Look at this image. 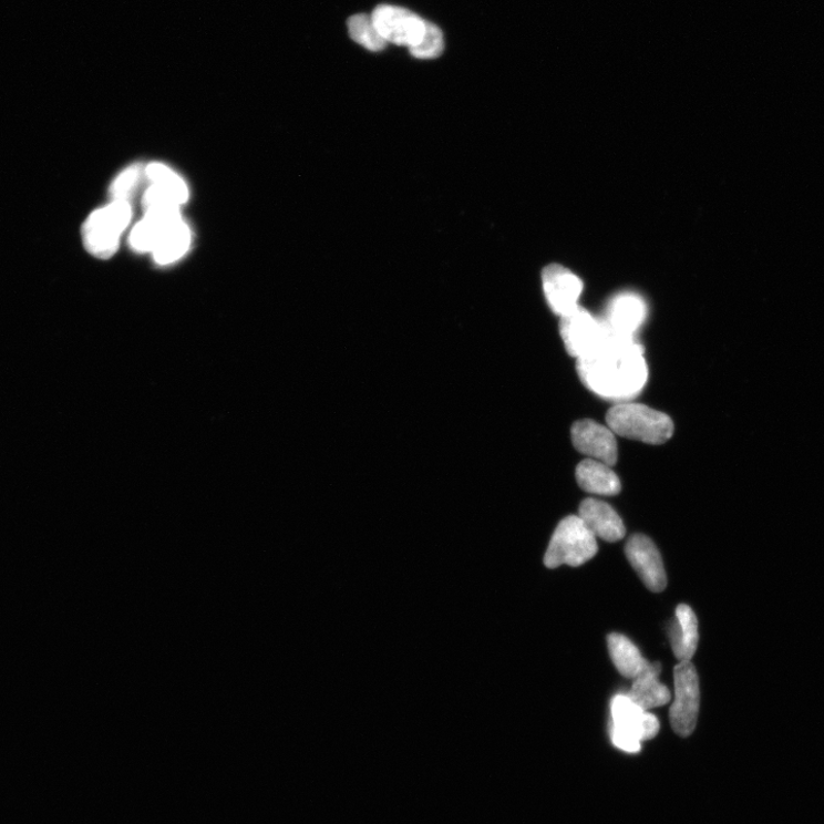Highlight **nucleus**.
I'll return each mask as SVG.
<instances>
[{"instance_id":"nucleus-1","label":"nucleus","mask_w":824,"mask_h":824,"mask_svg":"<svg viewBox=\"0 0 824 824\" xmlns=\"http://www.w3.org/2000/svg\"><path fill=\"white\" fill-rule=\"evenodd\" d=\"M577 371L584 385L610 400L636 396L643 389L648 377L643 350L639 343L635 338L618 334L610 328L608 337L598 349L577 359Z\"/></svg>"},{"instance_id":"nucleus-17","label":"nucleus","mask_w":824,"mask_h":824,"mask_svg":"<svg viewBox=\"0 0 824 824\" xmlns=\"http://www.w3.org/2000/svg\"><path fill=\"white\" fill-rule=\"evenodd\" d=\"M192 245V230L184 218L171 224L152 253L157 265L167 266L182 259Z\"/></svg>"},{"instance_id":"nucleus-13","label":"nucleus","mask_w":824,"mask_h":824,"mask_svg":"<svg viewBox=\"0 0 824 824\" xmlns=\"http://www.w3.org/2000/svg\"><path fill=\"white\" fill-rule=\"evenodd\" d=\"M647 316L643 299L631 292L617 295L608 305L604 320L616 333L632 337L641 327Z\"/></svg>"},{"instance_id":"nucleus-16","label":"nucleus","mask_w":824,"mask_h":824,"mask_svg":"<svg viewBox=\"0 0 824 824\" xmlns=\"http://www.w3.org/2000/svg\"><path fill=\"white\" fill-rule=\"evenodd\" d=\"M576 480L584 492L595 495L615 496L622 490L621 481L611 466L591 459L578 464Z\"/></svg>"},{"instance_id":"nucleus-7","label":"nucleus","mask_w":824,"mask_h":824,"mask_svg":"<svg viewBox=\"0 0 824 824\" xmlns=\"http://www.w3.org/2000/svg\"><path fill=\"white\" fill-rule=\"evenodd\" d=\"M560 318V334L566 350L576 359L598 349L609 334V328L605 321L596 320L579 306Z\"/></svg>"},{"instance_id":"nucleus-12","label":"nucleus","mask_w":824,"mask_h":824,"mask_svg":"<svg viewBox=\"0 0 824 824\" xmlns=\"http://www.w3.org/2000/svg\"><path fill=\"white\" fill-rule=\"evenodd\" d=\"M578 517L596 537L606 542H618L626 536V527L620 515L602 501L584 499L579 505Z\"/></svg>"},{"instance_id":"nucleus-18","label":"nucleus","mask_w":824,"mask_h":824,"mask_svg":"<svg viewBox=\"0 0 824 824\" xmlns=\"http://www.w3.org/2000/svg\"><path fill=\"white\" fill-rule=\"evenodd\" d=\"M610 659L624 677L636 679L649 665L635 643L624 635L610 634L607 637Z\"/></svg>"},{"instance_id":"nucleus-9","label":"nucleus","mask_w":824,"mask_h":824,"mask_svg":"<svg viewBox=\"0 0 824 824\" xmlns=\"http://www.w3.org/2000/svg\"><path fill=\"white\" fill-rule=\"evenodd\" d=\"M626 556L648 590L657 594L666 590L667 574L655 542L645 535L636 534L626 545Z\"/></svg>"},{"instance_id":"nucleus-6","label":"nucleus","mask_w":824,"mask_h":824,"mask_svg":"<svg viewBox=\"0 0 824 824\" xmlns=\"http://www.w3.org/2000/svg\"><path fill=\"white\" fill-rule=\"evenodd\" d=\"M674 702L670 708V723L674 733L681 738L692 735L697 728L700 710V681L691 661L679 662L674 667Z\"/></svg>"},{"instance_id":"nucleus-11","label":"nucleus","mask_w":824,"mask_h":824,"mask_svg":"<svg viewBox=\"0 0 824 824\" xmlns=\"http://www.w3.org/2000/svg\"><path fill=\"white\" fill-rule=\"evenodd\" d=\"M543 289L549 307L557 316H565L578 306L583 284L574 272L560 265L543 270Z\"/></svg>"},{"instance_id":"nucleus-15","label":"nucleus","mask_w":824,"mask_h":824,"mask_svg":"<svg viewBox=\"0 0 824 824\" xmlns=\"http://www.w3.org/2000/svg\"><path fill=\"white\" fill-rule=\"evenodd\" d=\"M661 665L650 663L634 679V684L628 697L640 708L648 711L663 707L671 701L668 687L660 682Z\"/></svg>"},{"instance_id":"nucleus-20","label":"nucleus","mask_w":824,"mask_h":824,"mask_svg":"<svg viewBox=\"0 0 824 824\" xmlns=\"http://www.w3.org/2000/svg\"><path fill=\"white\" fill-rule=\"evenodd\" d=\"M145 174L152 184H156L174 194L182 205L189 198V189L185 181L176 172L162 163H151Z\"/></svg>"},{"instance_id":"nucleus-10","label":"nucleus","mask_w":824,"mask_h":824,"mask_svg":"<svg viewBox=\"0 0 824 824\" xmlns=\"http://www.w3.org/2000/svg\"><path fill=\"white\" fill-rule=\"evenodd\" d=\"M571 440L578 453L609 466L616 464L617 441L609 428L591 420L579 421L571 428Z\"/></svg>"},{"instance_id":"nucleus-14","label":"nucleus","mask_w":824,"mask_h":824,"mask_svg":"<svg viewBox=\"0 0 824 824\" xmlns=\"http://www.w3.org/2000/svg\"><path fill=\"white\" fill-rule=\"evenodd\" d=\"M669 637L673 655L679 662L691 661L699 643L698 617L689 605H679L670 626Z\"/></svg>"},{"instance_id":"nucleus-21","label":"nucleus","mask_w":824,"mask_h":824,"mask_svg":"<svg viewBox=\"0 0 824 824\" xmlns=\"http://www.w3.org/2000/svg\"><path fill=\"white\" fill-rule=\"evenodd\" d=\"M444 49L441 29L432 22L426 21L425 33L422 41L414 48L409 49L412 56L422 60L439 58Z\"/></svg>"},{"instance_id":"nucleus-2","label":"nucleus","mask_w":824,"mask_h":824,"mask_svg":"<svg viewBox=\"0 0 824 824\" xmlns=\"http://www.w3.org/2000/svg\"><path fill=\"white\" fill-rule=\"evenodd\" d=\"M608 428L617 435L648 444H663L674 432L665 412L640 403H617L606 416Z\"/></svg>"},{"instance_id":"nucleus-5","label":"nucleus","mask_w":824,"mask_h":824,"mask_svg":"<svg viewBox=\"0 0 824 824\" xmlns=\"http://www.w3.org/2000/svg\"><path fill=\"white\" fill-rule=\"evenodd\" d=\"M597 554V537L578 515H569L559 523L549 540L544 564L552 569L563 565L578 567L591 560Z\"/></svg>"},{"instance_id":"nucleus-3","label":"nucleus","mask_w":824,"mask_h":824,"mask_svg":"<svg viewBox=\"0 0 824 824\" xmlns=\"http://www.w3.org/2000/svg\"><path fill=\"white\" fill-rule=\"evenodd\" d=\"M132 219L127 200H114L93 212L83 225L85 249L100 259L112 258L119 250L122 235Z\"/></svg>"},{"instance_id":"nucleus-4","label":"nucleus","mask_w":824,"mask_h":824,"mask_svg":"<svg viewBox=\"0 0 824 824\" xmlns=\"http://www.w3.org/2000/svg\"><path fill=\"white\" fill-rule=\"evenodd\" d=\"M612 744L629 753L639 752L641 742L655 739L660 721L635 703L628 694H617L610 703Z\"/></svg>"},{"instance_id":"nucleus-8","label":"nucleus","mask_w":824,"mask_h":824,"mask_svg":"<svg viewBox=\"0 0 824 824\" xmlns=\"http://www.w3.org/2000/svg\"><path fill=\"white\" fill-rule=\"evenodd\" d=\"M371 18L382 38L399 47L414 48L425 33L426 21L403 8L380 6L374 9Z\"/></svg>"},{"instance_id":"nucleus-19","label":"nucleus","mask_w":824,"mask_h":824,"mask_svg":"<svg viewBox=\"0 0 824 824\" xmlns=\"http://www.w3.org/2000/svg\"><path fill=\"white\" fill-rule=\"evenodd\" d=\"M348 24L352 40L367 50L381 52L388 47V42L377 30L371 16H353L349 19Z\"/></svg>"},{"instance_id":"nucleus-22","label":"nucleus","mask_w":824,"mask_h":824,"mask_svg":"<svg viewBox=\"0 0 824 824\" xmlns=\"http://www.w3.org/2000/svg\"><path fill=\"white\" fill-rule=\"evenodd\" d=\"M142 172L141 165H131L121 172L111 188L113 199L127 200L136 185L140 184Z\"/></svg>"}]
</instances>
